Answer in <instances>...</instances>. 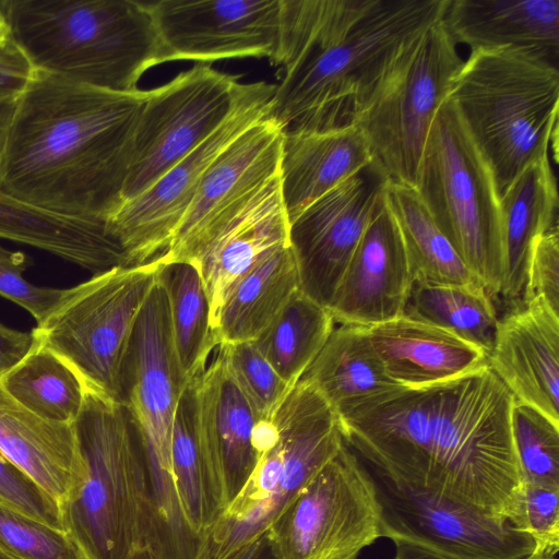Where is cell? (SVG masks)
I'll list each match as a JSON object with an SVG mask.
<instances>
[{
  "label": "cell",
  "instance_id": "6da1fadb",
  "mask_svg": "<svg viewBox=\"0 0 559 559\" xmlns=\"http://www.w3.org/2000/svg\"><path fill=\"white\" fill-rule=\"evenodd\" d=\"M513 400L487 365L450 381L397 388L338 419L345 443L369 468L514 526L524 481L510 427Z\"/></svg>",
  "mask_w": 559,
  "mask_h": 559
},
{
  "label": "cell",
  "instance_id": "7a4b0ae2",
  "mask_svg": "<svg viewBox=\"0 0 559 559\" xmlns=\"http://www.w3.org/2000/svg\"><path fill=\"white\" fill-rule=\"evenodd\" d=\"M146 91L123 93L36 71L16 102L0 193L40 211L105 222L123 203Z\"/></svg>",
  "mask_w": 559,
  "mask_h": 559
},
{
  "label": "cell",
  "instance_id": "3957f363",
  "mask_svg": "<svg viewBox=\"0 0 559 559\" xmlns=\"http://www.w3.org/2000/svg\"><path fill=\"white\" fill-rule=\"evenodd\" d=\"M448 3L369 0L340 38L313 43L282 69L267 117L283 133L354 124Z\"/></svg>",
  "mask_w": 559,
  "mask_h": 559
},
{
  "label": "cell",
  "instance_id": "277c9868",
  "mask_svg": "<svg viewBox=\"0 0 559 559\" xmlns=\"http://www.w3.org/2000/svg\"><path fill=\"white\" fill-rule=\"evenodd\" d=\"M13 40L36 71L130 93L164 63L147 3L134 0H0Z\"/></svg>",
  "mask_w": 559,
  "mask_h": 559
},
{
  "label": "cell",
  "instance_id": "5b68a950",
  "mask_svg": "<svg viewBox=\"0 0 559 559\" xmlns=\"http://www.w3.org/2000/svg\"><path fill=\"white\" fill-rule=\"evenodd\" d=\"M448 98L489 166L501 197L557 140L559 70L514 48L471 50Z\"/></svg>",
  "mask_w": 559,
  "mask_h": 559
},
{
  "label": "cell",
  "instance_id": "8992f818",
  "mask_svg": "<svg viewBox=\"0 0 559 559\" xmlns=\"http://www.w3.org/2000/svg\"><path fill=\"white\" fill-rule=\"evenodd\" d=\"M84 479L60 508L62 530L84 559H127L146 545L151 502L145 459L123 403L85 391L73 424Z\"/></svg>",
  "mask_w": 559,
  "mask_h": 559
},
{
  "label": "cell",
  "instance_id": "52a82bcc",
  "mask_svg": "<svg viewBox=\"0 0 559 559\" xmlns=\"http://www.w3.org/2000/svg\"><path fill=\"white\" fill-rule=\"evenodd\" d=\"M344 443L337 414L300 379L272 418L254 469L216 519L197 559H225L265 533Z\"/></svg>",
  "mask_w": 559,
  "mask_h": 559
},
{
  "label": "cell",
  "instance_id": "ba28073f",
  "mask_svg": "<svg viewBox=\"0 0 559 559\" xmlns=\"http://www.w3.org/2000/svg\"><path fill=\"white\" fill-rule=\"evenodd\" d=\"M413 188L476 281L491 297L500 295V195L489 166L448 97L430 127Z\"/></svg>",
  "mask_w": 559,
  "mask_h": 559
},
{
  "label": "cell",
  "instance_id": "9c48e42d",
  "mask_svg": "<svg viewBox=\"0 0 559 559\" xmlns=\"http://www.w3.org/2000/svg\"><path fill=\"white\" fill-rule=\"evenodd\" d=\"M158 257L116 266L63 295L32 330L34 341L64 360L85 391L122 403L121 373L138 317L157 282Z\"/></svg>",
  "mask_w": 559,
  "mask_h": 559
},
{
  "label": "cell",
  "instance_id": "30bf717a",
  "mask_svg": "<svg viewBox=\"0 0 559 559\" xmlns=\"http://www.w3.org/2000/svg\"><path fill=\"white\" fill-rule=\"evenodd\" d=\"M183 377L173 340L169 306L156 282L135 322L121 373V399L140 435L150 492L151 522L171 543L189 532L174 484L170 445Z\"/></svg>",
  "mask_w": 559,
  "mask_h": 559
},
{
  "label": "cell",
  "instance_id": "8fae6325",
  "mask_svg": "<svg viewBox=\"0 0 559 559\" xmlns=\"http://www.w3.org/2000/svg\"><path fill=\"white\" fill-rule=\"evenodd\" d=\"M462 63L441 19L357 117L354 124L390 180L414 187L430 127Z\"/></svg>",
  "mask_w": 559,
  "mask_h": 559
},
{
  "label": "cell",
  "instance_id": "7c38bea8",
  "mask_svg": "<svg viewBox=\"0 0 559 559\" xmlns=\"http://www.w3.org/2000/svg\"><path fill=\"white\" fill-rule=\"evenodd\" d=\"M267 531L280 559H358L382 537L371 473L344 443Z\"/></svg>",
  "mask_w": 559,
  "mask_h": 559
},
{
  "label": "cell",
  "instance_id": "4fadbf2b",
  "mask_svg": "<svg viewBox=\"0 0 559 559\" xmlns=\"http://www.w3.org/2000/svg\"><path fill=\"white\" fill-rule=\"evenodd\" d=\"M245 87L237 76L197 63L147 90L135 127L123 202L144 192L217 130Z\"/></svg>",
  "mask_w": 559,
  "mask_h": 559
},
{
  "label": "cell",
  "instance_id": "5bb4252c",
  "mask_svg": "<svg viewBox=\"0 0 559 559\" xmlns=\"http://www.w3.org/2000/svg\"><path fill=\"white\" fill-rule=\"evenodd\" d=\"M274 92L275 84L265 81L246 83L238 105L217 130L107 218V230L122 247L129 265L144 264L167 250L210 165L269 115Z\"/></svg>",
  "mask_w": 559,
  "mask_h": 559
},
{
  "label": "cell",
  "instance_id": "9a60e30c",
  "mask_svg": "<svg viewBox=\"0 0 559 559\" xmlns=\"http://www.w3.org/2000/svg\"><path fill=\"white\" fill-rule=\"evenodd\" d=\"M381 504V535L451 559H527L535 543L509 521L369 468Z\"/></svg>",
  "mask_w": 559,
  "mask_h": 559
},
{
  "label": "cell",
  "instance_id": "2e32d148",
  "mask_svg": "<svg viewBox=\"0 0 559 559\" xmlns=\"http://www.w3.org/2000/svg\"><path fill=\"white\" fill-rule=\"evenodd\" d=\"M388 180L372 162L289 223L300 290L328 310Z\"/></svg>",
  "mask_w": 559,
  "mask_h": 559
},
{
  "label": "cell",
  "instance_id": "e0dca14e",
  "mask_svg": "<svg viewBox=\"0 0 559 559\" xmlns=\"http://www.w3.org/2000/svg\"><path fill=\"white\" fill-rule=\"evenodd\" d=\"M147 5L164 63L271 59L277 46L281 0H160Z\"/></svg>",
  "mask_w": 559,
  "mask_h": 559
},
{
  "label": "cell",
  "instance_id": "ac0fdd59",
  "mask_svg": "<svg viewBox=\"0 0 559 559\" xmlns=\"http://www.w3.org/2000/svg\"><path fill=\"white\" fill-rule=\"evenodd\" d=\"M283 131L267 116L237 136L205 171L162 261L191 262L216 230L280 170Z\"/></svg>",
  "mask_w": 559,
  "mask_h": 559
},
{
  "label": "cell",
  "instance_id": "d6986e66",
  "mask_svg": "<svg viewBox=\"0 0 559 559\" xmlns=\"http://www.w3.org/2000/svg\"><path fill=\"white\" fill-rule=\"evenodd\" d=\"M259 420L218 350L197 379L198 441L218 516L246 484L262 454L257 436Z\"/></svg>",
  "mask_w": 559,
  "mask_h": 559
},
{
  "label": "cell",
  "instance_id": "ffe728a7",
  "mask_svg": "<svg viewBox=\"0 0 559 559\" xmlns=\"http://www.w3.org/2000/svg\"><path fill=\"white\" fill-rule=\"evenodd\" d=\"M414 278L384 195L329 307L341 324L371 326L403 316Z\"/></svg>",
  "mask_w": 559,
  "mask_h": 559
},
{
  "label": "cell",
  "instance_id": "44dd1931",
  "mask_svg": "<svg viewBox=\"0 0 559 559\" xmlns=\"http://www.w3.org/2000/svg\"><path fill=\"white\" fill-rule=\"evenodd\" d=\"M289 246V221L282 200L280 170L251 195L192 259L202 278L214 329L235 284L273 252Z\"/></svg>",
  "mask_w": 559,
  "mask_h": 559
},
{
  "label": "cell",
  "instance_id": "7402d4cb",
  "mask_svg": "<svg viewBox=\"0 0 559 559\" xmlns=\"http://www.w3.org/2000/svg\"><path fill=\"white\" fill-rule=\"evenodd\" d=\"M488 365L515 400L559 424V314L539 301L508 313Z\"/></svg>",
  "mask_w": 559,
  "mask_h": 559
},
{
  "label": "cell",
  "instance_id": "603a6c76",
  "mask_svg": "<svg viewBox=\"0 0 559 559\" xmlns=\"http://www.w3.org/2000/svg\"><path fill=\"white\" fill-rule=\"evenodd\" d=\"M0 453L59 507L84 479L73 424L39 417L17 402L0 381Z\"/></svg>",
  "mask_w": 559,
  "mask_h": 559
},
{
  "label": "cell",
  "instance_id": "cb8c5ba5",
  "mask_svg": "<svg viewBox=\"0 0 559 559\" xmlns=\"http://www.w3.org/2000/svg\"><path fill=\"white\" fill-rule=\"evenodd\" d=\"M442 22L456 45L514 48L558 67V0H449Z\"/></svg>",
  "mask_w": 559,
  "mask_h": 559
},
{
  "label": "cell",
  "instance_id": "d4e9b609",
  "mask_svg": "<svg viewBox=\"0 0 559 559\" xmlns=\"http://www.w3.org/2000/svg\"><path fill=\"white\" fill-rule=\"evenodd\" d=\"M367 330L388 376L405 388L450 381L488 365L483 349L406 316Z\"/></svg>",
  "mask_w": 559,
  "mask_h": 559
},
{
  "label": "cell",
  "instance_id": "484cf974",
  "mask_svg": "<svg viewBox=\"0 0 559 559\" xmlns=\"http://www.w3.org/2000/svg\"><path fill=\"white\" fill-rule=\"evenodd\" d=\"M372 162L369 145L355 124L283 133L280 186L289 223Z\"/></svg>",
  "mask_w": 559,
  "mask_h": 559
},
{
  "label": "cell",
  "instance_id": "4316f807",
  "mask_svg": "<svg viewBox=\"0 0 559 559\" xmlns=\"http://www.w3.org/2000/svg\"><path fill=\"white\" fill-rule=\"evenodd\" d=\"M558 190L549 156L528 165L500 197L503 282L500 295H523L535 240L558 225Z\"/></svg>",
  "mask_w": 559,
  "mask_h": 559
},
{
  "label": "cell",
  "instance_id": "83f0119b",
  "mask_svg": "<svg viewBox=\"0 0 559 559\" xmlns=\"http://www.w3.org/2000/svg\"><path fill=\"white\" fill-rule=\"evenodd\" d=\"M300 379L309 381L337 416L402 386L388 376L367 326L352 324L333 329Z\"/></svg>",
  "mask_w": 559,
  "mask_h": 559
},
{
  "label": "cell",
  "instance_id": "f1b7e54d",
  "mask_svg": "<svg viewBox=\"0 0 559 559\" xmlns=\"http://www.w3.org/2000/svg\"><path fill=\"white\" fill-rule=\"evenodd\" d=\"M300 289L290 246L246 273L226 296L213 333L217 346L253 342Z\"/></svg>",
  "mask_w": 559,
  "mask_h": 559
},
{
  "label": "cell",
  "instance_id": "f546056e",
  "mask_svg": "<svg viewBox=\"0 0 559 559\" xmlns=\"http://www.w3.org/2000/svg\"><path fill=\"white\" fill-rule=\"evenodd\" d=\"M384 199L402 234L414 283H478L438 228L413 187L389 179Z\"/></svg>",
  "mask_w": 559,
  "mask_h": 559
},
{
  "label": "cell",
  "instance_id": "4dcf8cb0",
  "mask_svg": "<svg viewBox=\"0 0 559 559\" xmlns=\"http://www.w3.org/2000/svg\"><path fill=\"white\" fill-rule=\"evenodd\" d=\"M158 259L157 282L167 296L177 359L183 377L190 381L203 373L210 353L216 346L209 300L193 264Z\"/></svg>",
  "mask_w": 559,
  "mask_h": 559
},
{
  "label": "cell",
  "instance_id": "1f68e13d",
  "mask_svg": "<svg viewBox=\"0 0 559 559\" xmlns=\"http://www.w3.org/2000/svg\"><path fill=\"white\" fill-rule=\"evenodd\" d=\"M3 388L23 406L47 420L74 424L85 389L74 370L34 341L27 354L0 374Z\"/></svg>",
  "mask_w": 559,
  "mask_h": 559
},
{
  "label": "cell",
  "instance_id": "d6a6232c",
  "mask_svg": "<svg viewBox=\"0 0 559 559\" xmlns=\"http://www.w3.org/2000/svg\"><path fill=\"white\" fill-rule=\"evenodd\" d=\"M333 329L330 311L298 289L253 343L281 378L294 388Z\"/></svg>",
  "mask_w": 559,
  "mask_h": 559
},
{
  "label": "cell",
  "instance_id": "836d02e7",
  "mask_svg": "<svg viewBox=\"0 0 559 559\" xmlns=\"http://www.w3.org/2000/svg\"><path fill=\"white\" fill-rule=\"evenodd\" d=\"M403 316L445 330L483 349L487 356L499 322L491 296L478 283H414Z\"/></svg>",
  "mask_w": 559,
  "mask_h": 559
},
{
  "label": "cell",
  "instance_id": "e575fe53",
  "mask_svg": "<svg viewBox=\"0 0 559 559\" xmlns=\"http://www.w3.org/2000/svg\"><path fill=\"white\" fill-rule=\"evenodd\" d=\"M198 377L186 384L180 395L173 425L170 459L180 511L199 551L218 513L209 491L198 441Z\"/></svg>",
  "mask_w": 559,
  "mask_h": 559
},
{
  "label": "cell",
  "instance_id": "d590c367",
  "mask_svg": "<svg viewBox=\"0 0 559 559\" xmlns=\"http://www.w3.org/2000/svg\"><path fill=\"white\" fill-rule=\"evenodd\" d=\"M510 427L524 484L559 487V424L514 399Z\"/></svg>",
  "mask_w": 559,
  "mask_h": 559
},
{
  "label": "cell",
  "instance_id": "8d00e7d4",
  "mask_svg": "<svg viewBox=\"0 0 559 559\" xmlns=\"http://www.w3.org/2000/svg\"><path fill=\"white\" fill-rule=\"evenodd\" d=\"M218 347L236 384L257 417L271 420L293 388L281 378L253 342Z\"/></svg>",
  "mask_w": 559,
  "mask_h": 559
},
{
  "label": "cell",
  "instance_id": "74e56055",
  "mask_svg": "<svg viewBox=\"0 0 559 559\" xmlns=\"http://www.w3.org/2000/svg\"><path fill=\"white\" fill-rule=\"evenodd\" d=\"M0 554L8 559H84L62 530L0 500Z\"/></svg>",
  "mask_w": 559,
  "mask_h": 559
},
{
  "label": "cell",
  "instance_id": "f35d334b",
  "mask_svg": "<svg viewBox=\"0 0 559 559\" xmlns=\"http://www.w3.org/2000/svg\"><path fill=\"white\" fill-rule=\"evenodd\" d=\"M535 543V555L556 558L559 550V487L524 484L514 524Z\"/></svg>",
  "mask_w": 559,
  "mask_h": 559
},
{
  "label": "cell",
  "instance_id": "ab89813d",
  "mask_svg": "<svg viewBox=\"0 0 559 559\" xmlns=\"http://www.w3.org/2000/svg\"><path fill=\"white\" fill-rule=\"evenodd\" d=\"M28 257L0 245V296L21 306L41 322L57 305L64 289L37 286L24 277Z\"/></svg>",
  "mask_w": 559,
  "mask_h": 559
},
{
  "label": "cell",
  "instance_id": "60d3db41",
  "mask_svg": "<svg viewBox=\"0 0 559 559\" xmlns=\"http://www.w3.org/2000/svg\"><path fill=\"white\" fill-rule=\"evenodd\" d=\"M523 299L539 301L559 314V226L540 235L532 247Z\"/></svg>",
  "mask_w": 559,
  "mask_h": 559
},
{
  "label": "cell",
  "instance_id": "b9f144b4",
  "mask_svg": "<svg viewBox=\"0 0 559 559\" xmlns=\"http://www.w3.org/2000/svg\"><path fill=\"white\" fill-rule=\"evenodd\" d=\"M0 500L43 523L62 530L57 503L1 453Z\"/></svg>",
  "mask_w": 559,
  "mask_h": 559
},
{
  "label": "cell",
  "instance_id": "7bdbcfd3",
  "mask_svg": "<svg viewBox=\"0 0 559 559\" xmlns=\"http://www.w3.org/2000/svg\"><path fill=\"white\" fill-rule=\"evenodd\" d=\"M35 72L32 62L11 35L0 44V99L19 98Z\"/></svg>",
  "mask_w": 559,
  "mask_h": 559
},
{
  "label": "cell",
  "instance_id": "ee69618b",
  "mask_svg": "<svg viewBox=\"0 0 559 559\" xmlns=\"http://www.w3.org/2000/svg\"><path fill=\"white\" fill-rule=\"evenodd\" d=\"M34 343L31 332H22L0 323V374L17 364Z\"/></svg>",
  "mask_w": 559,
  "mask_h": 559
},
{
  "label": "cell",
  "instance_id": "f6af8a7d",
  "mask_svg": "<svg viewBox=\"0 0 559 559\" xmlns=\"http://www.w3.org/2000/svg\"><path fill=\"white\" fill-rule=\"evenodd\" d=\"M225 559H280L269 531L239 547Z\"/></svg>",
  "mask_w": 559,
  "mask_h": 559
},
{
  "label": "cell",
  "instance_id": "bcb514c9",
  "mask_svg": "<svg viewBox=\"0 0 559 559\" xmlns=\"http://www.w3.org/2000/svg\"><path fill=\"white\" fill-rule=\"evenodd\" d=\"M395 545V555L393 559H451L444 556H441L437 552H433L427 548H424L419 545L404 542V540H394ZM527 559H555L545 557L542 555H533Z\"/></svg>",
  "mask_w": 559,
  "mask_h": 559
},
{
  "label": "cell",
  "instance_id": "7dc6e473",
  "mask_svg": "<svg viewBox=\"0 0 559 559\" xmlns=\"http://www.w3.org/2000/svg\"><path fill=\"white\" fill-rule=\"evenodd\" d=\"M17 98L0 99V158L5 138L15 111Z\"/></svg>",
  "mask_w": 559,
  "mask_h": 559
},
{
  "label": "cell",
  "instance_id": "c3c4849f",
  "mask_svg": "<svg viewBox=\"0 0 559 559\" xmlns=\"http://www.w3.org/2000/svg\"><path fill=\"white\" fill-rule=\"evenodd\" d=\"M127 559H159V557L148 545H143L132 551Z\"/></svg>",
  "mask_w": 559,
  "mask_h": 559
},
{
  "label": "cell",
  "instance_id": "681fc988",
  "mask_svg": "<svg viewBox=\"0 0 559 559\" xmlns=\"http://www.w3.org/2000/svg\"><path fill=\"white\" fill-rule=\"evenodd\" d=\"M9 37H10V27H9V24L4 17L3 13L0 11V44H2Z\"/></svg>",
  "mask_w": 559,
  "mask_h": 559
},
{
  "label": "cell",
  "instance_id": "f907efd6",
  "mask_svg": "<svg viewBox=\"0 0 559 559\" xmlns=\"http://www.w3.org/2000/svg\"><path fill=\"white\" fill-rule=\"evenodd\" d=\"M0 559H8V558L4 557L2 554H0Z\"/></svg>",
  "mask_w": 559,
  "mask_h": 559
}]
</instances>
